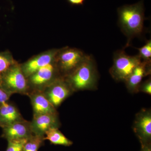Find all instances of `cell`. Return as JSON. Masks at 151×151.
Returning <instances> with one entry per match:
<instances>
[{
    "instance_id": "5b68a950",
    "label": "cell",
    "mask_w": 151,
    "mask_h": 151,
    "mask_svg": "<svg viewBox=\"0 0 151 151\" xmlns=\"http://www.w3.org/2000/svg\"><path fill=\"white\" fill-rule=\"evenodd\" d=\"M87 55L78 49L66 47L59 50L56 56V62L61 77H66L72 73Z\"/></svg>"
},
{
    "instance_id": "7a4b0ae2",
    "label": "cell",
    "mask_w": 151,
    "mask_h": 151,
    "mask_svg": "<svg viewBox=\"0 0 151 151\" xmlns=\"http://www.w3.org/2000/svg\"><path fill=\"white\" fill-rule=\"evenodd\" d=\"M64 78L74 92L95 89L97 87L98 75L93 57L87 55L81 64Z\"/></svg>"
},
{
    "instance_id": "9a60e30c",
    "label": "cell",
    "mask_w": 151,
    "mask_h": 151,
    "mask_svg": "<svg viewBox=\"0 0 151 151\" xmlns=\"http://www.w3.org/2000/svg\"><path fill=\"white\" fill-rule=\"evenodd\" d=\"M45 140H48L52 145L69 147L73 142L68 139L58 129H51L45 133Z\"/></svg>"
},
{
    "instance_id": "8fae6325",
    "label": "cell",
    "mask_w": 151,
    "mask_h": 151,
    "mask_svg": "<svg viewBox=\"0 0 151 151\" xmlns=\"http://www.w3.org/2000/svg\"><path fill=\"white\" fill-rule=\"evenodd\" d=\"M2 129L1 137L7 141L27 140L33 135L29 121L25 120Z\"/></svg>"
},
{
    "instance_id": "ba28073f",
    "label": "cell",
    "mask_w": 151,
    "mask_h": 151,
    "mask_svg": "<svg viewBox=\"0 0 151 151\" xmlns=\"http://www.w3.org/2000/svg\"><path fill=\"white\" fill-rule=\"evenodd\" d=\"M133 128L142 147L151 145L150 110L143 109L137 114Z\"/></svg>"
},
{
    "instance_id": "3957f363",
    "label": "cell",
    "mask_w": 151,
    "mask_h": 151,
    "mask_svg": "<svg viewBox=\"0 0 151 151\" xmlns=\"http://www.w3.org/2000/svg\"><path fill=\"white\" fill-rule=\"evenodd\" d=\"M0 86L12 95L19 94L27 96L30 92L27 78L20 65L17 63L0 74Z\"/></svg>"
},
{
    "instance_id": "44dd1931",
    "label": "cell",
    "mask_w": 151,
    "mask_h": 151,
    "mask_svg": "<svg viewBox=\"0 0 151 151\" xmlns=\"http://www.w3.org/2000/svg\"><path fill=\"white\" fill-rule=\"evenodd\" d=\"M141 91L151 95V80L150 78L147 81L141 83L138 89V92Z\"/></svg>"
},
{
    "instance_id": "8992f818",
    "label": "cell",
    "mask_w": 151,
    "mask_h": 151,
    "mask_svg": "<svg viewBox=\"0 0 151 151\" xmlns=\"http://www.w3.org/2000/svg\"><path fill=\"white\" fill-rule=\"evenodd\" d=\"M60 77L55 59L53 62L41 68L28 77L30 92L42 91L52 82Z\"/></svg>"
},
{
    "instance_id": "ffe728a7",
    "label": "cell",
    "mask_w": 151,
    "mask_h": 151,
    "mask_svg": "<svg viewBox=\"0 0 151 151\" xmlns=\"http://www.w3.org/2000/svg\"><path fill=\"white\" fill-rule=\"evenodd\" d=\"M12 95L0 86V108L9 101Z\"/></svg>"
},
{
    "instance_id": "277c9868",
    "label": "cell",
    "mask_w": 151,
    "mask_h": 151,
    "mask_svg": "<svg viewBox=\"0 0 151 151\" xmlns=\"http://www.w3.org/2000/svg\"><path fill=\"white\" fill-rule=\"evenodd\" d=\"M142 61L138 55L131 56L127 55L124 50H118L113 55V65L109 72L116 81L125 82Z\"/></svg>"
},
{
    "instance_id": "2e32d148",
    "label": "cell",
    "mask_w": 151,
    "mask_h": 151,
    "mask_svg": "<svg viewBox=\"0 0 151 151\" xmlns=\"http://www.w3.org/2000/svg\"><path fill=\"white\" fill-rule=\"evenodd\" d=\"M44 137L33 135L25 144L23 151H38L45 144Z\"/></svg>"
},
{
    "instance_id": "30bf717a",
    "label": "cell",
    "mask_w": 151,
    "mask_h": 151,
    "mask_svg": "<svg viewBox=\"0 0 151 151\" xmlns=\"http://www.w3.org/2000/svg\"><path fill=\"white\" fill-rule=\"evenodd\" d=\"M59 50H53L45 52L32 58L20 65L23 72L28 78L41 68L53 62Z\"/></svg>"
},
{
    "instance_id": "52a82bcc",
    "label": "cell",
    "mask_w": 151,
    "mask_h": 151,
    "mask_svg": "<svg viewBox=\"0 0 151 151\" xmlns=\"http://www.w3.org/2000/svg\"><path fill=\"white\" fill-rule=\"evenodd\" d=\"M41 92L56 109L74 92L65 78L62 77L52 82Z\"/></svg>"
},
{
    "instance_id": "9c48e42d",
    "label": "cell",
    "mask_w": 151,
    "mask_h": 151,
    "mask_svg": "<svg viewBox=\"0 0 151 151\" xmlns=\"http://www.w3.org/2000/svg\"><path fill=\"white\" fill-rule=\"evenodd\" d=\"M34 135L45 137V133L51 129H59L61 123L58 114H45L33 116L30 122Z\"/></svg>"
},
{
    "instance_id": "7c38bea8",
    "label": "cell",
    "mask_w": 151,
    "mask_h": 151,
    "mask_svg": "<svg viewBox=\"0 0 151 151\" xmlns=\"http://www.w3.org/2000/svg\"><path fill=\"white\" fill-rule=\"evenodd\" d=\"M27 96L30 100L33 116L45 114H58L41 91H31Z\"/></svg>"
},
{
    "instance_id": "ac0fdd59",
    "label": "cell",
    "mask_w": 151,
    "mask_h": 151,
    "mask_svg": "<svg viewBox=\"0 0 151 151\" xmlns=\"http://www.w3.org/2000/svg\"><path fill=\"white\" fill-rule=\"evenodd\" d=\"M139 50L138 55L142 59V61L151 62V40L147 41L145 45L140 48H137Z\"/></svg>"
},
{
    "instance_id": "4fadbf2b",
    "label": "cell",
    "mask_w": 151,
    "mask_h": 151,
    "mask_svg": "<svg viewBox=\"0 0 151 151\" xmlns=\"http://www.w3.org/2000/svg\"><path fill=\"white\" fill-rule=\"evenodd\" d=\"M150 73L151 62L142 61L125 81L129 91L132 93L138 92L139 86L143 78Z\"/></svg>"
},
{
    "instance_id": "5bb4252c",
    "label": "cell",
    "mask_w": 151,
    "mask_h": 151,
    "mask_svg": "<svg viewBox=\"0 0 151 151\" xmlns=\"http://www.w3.org/2000/svg\"><path fill=\"white\" fill-rule=\"evenodd\" d=\"M25 120L18 108L12 102L8 101L0 108V127L1 128Z\"/></svg>"
},
{
    "instance_id": "e0dca14e",
    "label": "cell",
    "mask_w": 151,
    "mask_h": 151,
    "mask_svg": "<svg viewBox=\"0 0 151 151\" xmlns=\"http://www.w3.org/2000/svg\"><path fill=\"white\" fill-rule=\"evenodd\" d=\"M16 63L9 52H0V74L4 73Z\"/></svg>"
},
{
    "instance_id": "6da1fadb",
    "label": "cell",
    "mask_w": 151,
    "mask_h": 151,
    "mask_svg": "<svg viewBox=\"0 0 151 151\" xmlns=\"http://www.w3.org/2000/svg\"><path fill=\"white\" fill-rule=\"evenodd\" d=\"M118 22L122 32L127 38L125 48L129 46L134 38L141 36L144 30L145 9L144 0L132 5H125L119 8Z\"/></svg>"
},
{
    "instance_id": "7402d4cb",
    "label": "cell",
    "mask_w": 151,
    "mask_h": 151,
    "mask_svg": "<svg viewBox=\"0 0 151 151\" xmlns=\"http://www.w3.org/2000/svg\"><path fill=\"white\" fill-rule=\"evenodd\" d=\"M85 0H67L68 2L73 6L83 5Z\"/></svg>"
},
{
    "instance_id": "d6986e66",
    "label": "cell",
    "mask_w": 151,
    "mask_h": 151,
    "mask_svg": "<svg viewBox=\"0 0 151 151\" xmlns=\"http://www.w3.org/2000/svg\"><path fill=\"white\" fill-rule=\"evenodd\" d=\"M27 140L8 141L6 151H23L24 147Z\"/></svg>"
},
{
    "instance_id": "603a6c76",
    "label": "cell",
    "mask_w": 151,
    "mask_h": 151,
    "mask_svg": "<svg viewBox=\"0 0 151 151\" xmlns=\"http://www.w3.org/2000/svg\"><path fill=\"white\" fill-rule=\"evenodd\" d=\"M141 151H151V145H148L142 147Z\"/></svg>"
}]
</instances>
